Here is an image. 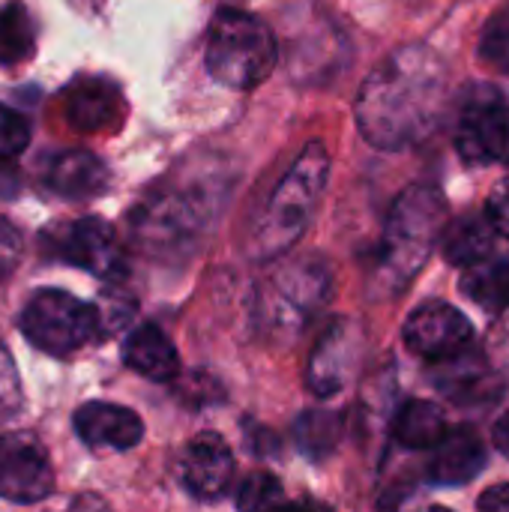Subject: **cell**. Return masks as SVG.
Masks as SVG:
<instances>
[{
	"instance_id": "cell-1",
	"label": "cell",
	"mask_w": 509,
	"mask_h": 512,
	"mask_svg": "<svg viewBox=\"0 0 509 512\" xmlns=\"http://www.w3.org/2000/svg\"><path fill=\"white\" fill-rule=\"evenodd\" d=\"M450 69L429 45H399L363 81L357 96V126L363 138L384 150L426 141L447 111Z\"/></svg>"
},
{
	"instance_id": "cell-2",
	"label": "cell",
	"mask_w": 509,
	"mask_h": 512,
	"mask_svg": "<svg viewBox=\"0 0 509 512\" xmlns=\"http://www.w3.org/2000/svg\"><path fill=\"white\" fill-rule=\"evenodd\" d=\"M444 228H447L444 195L432 186L405 189L387 216L372 291L381 297L402 294L423 270L432 249L441 243Z\"/></svg>"
},
{
	"instance_id": "cell-3",
	"label": "cell",
	"mask_w": 509,
	"mask_h": 512,
	"mask_svg": "<svg viewBox=\"0 0 509 512\" xmlns=\"http://www.w3.org/2000/svg\"><path fill=\"white\" fill-rule=\"evenodd\" d=\"M327 177H330L327 147L321 141L306 144V150L297 156L291 171L279 180V186L267 198L258 222L249 234L246 249L255 261L276 258L282 252H288L303 237V231L309 228L315 207L327 189Z\"/></svg>"
},
{
	"instance_id": "cell-4",
	"label": "cell",
	"mask_w": 509,
	"mask_h": 512,
	"mask_svg": "<svg viewBox=\"0 0 509 512\" xmlns=\"http://www.w3.org/2000/svg\"><path fill=\"white\" fill-rule=\"evenodd\" d=\"M276 66V39L270 27L246 12H219L210 24L207 39V69L210 75L231 87H258Z\"/></svg>"
},
{
	"instance_id": "cell-5",
	"label": "cell",
	"mask_w": 509,
	"mask_h": 512,
	"mask_svg": "<svg viewBox=\"0 0 509 512\" xmlns=\"http://www.w3.org/2000/svg\"><path fill=\"white\" fill-rule=\"evenodd\" d=\"M330 294V270L318 258L294 261L279 270L261 297V321L273 339L300 336Z\"/></svg>"
},
{
	"instance_id": "cell-6",
	"label": "cell",
	"mask_w": 509,
	"mask_h": 512,
	"mask_svg": "<svg viewBox=\"0 0 509 512\" xmlns=\"http://www.w3.org/2000/svg\"><path fill=\"white\" fill-rule=\"evenodd\" d=\"M21 333L33 348L63 357L99 336V312L96 306H87L60 288H45L36 291L24 306Z\"/></svg>"
},
{
	"instance_id": "cell-7",
	"label": "cell",
	"mask_w": 509,
	"mask_h": 512,
	"mask_svg": "<svg viewBox=\"0 0 509 512\" xmlns=\"http://www.w3.org/2000/svg\"><path fill=\"white\" fill-rule=\"evenodd\" d=\"M509 138V105L492 87H474L462 102L456 147L474 165L504 162Z\"/></svg>"
},
{
	"instance_id": "cell-8",
	"label": "cell",
	"mask_w": 509,
	"mask_h": 512,
	"mask_svg": "<svg viewBox=\"0 0 509 512\" xmlns=\"http://www.w3.org/2000/svg\"><path fill=\"white\" fill-rule=\"evenodd\" d=\"M54 489L48 450L33 432L0 435V498L12 504H39Z\"/></svg>"
},
{
	"instance_id": "cell-9",
	"label": "cell",
	"mask_w": 509,
	"mask_h": 512,
	"mask_svg": "<svg viewBox=\"0 0 509 512\" xmlns=\"http://www.w3.org/2000/svg\"><path fill=\"white\" fill-rule=\"evenodd\" d=\"M363 360V330L351 318L333 321L315 342L306 381L309 390L321 399L339 396L357 375Z\"/></svg>"
},
{
	"instance_id": "cell-10",
	"label": "cell",
	"mask_w": 509,
	"mask_h": 512,
	"mask_svg": "<svg viewBox=\"0 0 509 512\" xmlns=\"http://www.w3.org/2000/svg\"><path fill=\"white\" fill-rule=\"evenodd\" d=\"M474 339L471 321L450 303H423L405 321V345L432 363L456 360Z\"/></svg>"
},
{
	"instance_id": "cell-11",
	"label": "cell",
	"mask_w": 509,
	"mask_h": 512,
	"mask_svg": "<svg viewBox=\"0 0 509 512\" xmlns=\"http://www.w3.org/2000/svg\"><path fill=\"white\" fill-rule=\"evenodd\" d=\"M57 252L63 261H69L99 279H114L123 273V252L117 246V237H114L111 225L99 216H87V219H78L69 228H63Z\"/></svg>"
},
{
	"instance_id": "cell-12",
	"label": "cell",
	"mask_w": 509,
	"mask_h": 512,
	"mask_svg": "<svg viewBox=\"0 0 509 512\" xmlns=\"http://www.w3.org/2000/svg\"><path fill=\"white\" fill-rule=\"evenodd\" d=\"M180 480L186 492L198 501L222 498L234 483V456L228 444L213 432H204L195 441H189L180 459Z\"/></svg>"
},
{
	"instance_id": "cell-13",
	"label": "cell",
	"mask_w": 509,
	"mask_h": 512,
	"mask_svg": "<svg viewBox=\"0 0 509 512\" xmlns=\"http://www.w3.org/2000/svg\"><path fill=\"white\" fill-rule=\"evenodd\" d=\"M63 114L75 132H105L123 120V96L105 78H78L63 93Z\"/></svg>"
},
{
	"instance_id": "cell-14",
	"label": "cell",
	"mask_w": 509,
	"mask_h": 512,
	"mask_svg": "<svg viewBox=\"0 0 509 512\" xmlns=\"http://www.w3.org/2000/svg\"><path fill=\"white\" fill-rule=\"evenodd\" d=\"M75 432L93 450H132L144 438V423L135 411L111 402H87L75 411Z\"/></svg>"
},
{
	"instance_id": "cell-15",
	"label": "cell",
	"mask_w": 509,
	"mask_h": 512,
	"mask_svg": "<svg viewBox=\"0 0 509 512\" xmlns=\"http://www.w3.org/2000/svg\"><path fill=\"white\" fill-rule=\"evenodd\" d=\"M486 468V447L471 426L447 429V435L432 447L429 480L435 486H465Z\"/></svg>"
},
{
	"instance_id": "cell-16",
	"label": "cell",
	"mask_w": 509,
	"mask_h": 512,
	"mask_svg": "<svg viewBox=\"0 0 509 512\" xmlns=\"http://www.w3.org/2000/svg\"><path fill=\"white\" fill-rule=\"evenodd\" d=\"M108 168L87 150L57 153L45 168V183L54 195L66 201H87L108 189Z\"/></svg>"
},
{
	"instance_id": "cell-17",
	"label": "cell",
	"mask_w": 509,
	"mask_h": 512,
	"mask_svg": "<svg viewBox=\"0 0 509 512\" xmlns=\"http://www.w3.org/2000/svg\"><path fill=\"white\" fill-rule=\"evenodd\" d=\"M123 363L147 381H171L180 372V357L171 339L156 324H141L123 345Z\"/></svg>"
},
{
	"instance_id": "cell-18",
	"label": "cell",
	"mask_w": 509,
	"mask_h": 512,
	"mask_svg": "<svg viewBox=\"0 0 509 512\" xmlns=\"http://www.w3.org/2000/svg\"><path fill=\"white\" fill-rule=\"evenodd\" d=\"M498 228L492 225L489 213H468L456 222H450L441 234V249L447 264L453 267H474L486 261L495 249Z\"/></svg>"
},
{
	"instance_id": "cell-19",
	"label": "cell",
	"mask_w": 509,
	"mask_h": 512,
	"mask_svg": "<svg viewBox=\"0 0 509 512\" xmlns=\"http://www.w3.org/2000/svg\"><path fill=\"white\" fill-rule=\"evenodd\" d=\"M396 441L402 447L411 450H432L438 447V441L447 435V420L441 414V408L435 402L426 399H411L408 405H402V411L396 414L393 423Z\"/></svg>"
},
{
	"instance_id": "cell-20",
	"label": "cell",
	"mask_w": 509,
	"mask_h": 512,
	"mask_svg": "<svg viewBox=\"0 0 509 512\" xmlns=\"http://www.w3.org/2000/svg\"><path fill=\"white\" fill-rule=\"evenodd\" d=\"M462 294L489 309V312H504L509 309V258H486L474 267H465V276L459 282Z\"/></svg>"
},
{
	"instance_id": "cell-21",
	"label": "cell",
	"mask_w": 509,
	"mask_h": 512,
	"mask_svg": "<svg viewBox=\"0 0 509 512\" xmlns=\"http://www.w3.org/2000/svg\"><path fill=\"white\" fill-rule=\"evenodd\" d=\"M36 27L24 3L12 0L0 9V63H21L33 54Z\"/></svg>"
},
{
	"instance_id": "cell-22",
	"label": "cell",
	"mask_w": 509,
	"mask_h": 512,
	"mask_svg": "<svg viewBox=\"0 0 509 512\" xmlns=\"http://www.w3.org/2000/svg\"><path fill=\"white\" fill-rule=\"evenodd\" d=\"M294 435H297V444L306 456L321 459L339 441V420H336V414H327V411H306L300 417Z\"/></svg>"
},
{
	"instance_id": "cell-23",
	"label": "cell",
	"mask_w": 509,
	"mask_h": 512,
	"mask_svg": "<svg viewBox=\"0 0 509 512\" xmlns=\"http://www.w3.org/2000/svg\"><path fill=\"white\" fill-rule=\"evenodd\" d=\"M282 504H288V498L282 492V483L273 474L255 471L240 483V492H237L240 510H267V507H282Z\"/></svg>"
},
{
	"instance_id": "cell-24",
	"label": "cell",
	"mask_w": 509,
	"mask_h": 512,
	"mask_svg": "<svg viewBox=\"0 0 509 512\" xmlns=\"http://www.w3.org/2000/svg\"><path fill=\"white\" fill-rule=\"evenodd\" d=\"M480 57L498 72L509 75V6L489 18L483 39H480Z\"/></svg>"
},
{
	"instance_id": "cell-25",
	"label": "cell",
	"mask_w": 509,
	"mask_h": 512,
	"mask_svg": "<svg viewBox=\"0 0 509 512\" xmlns=\"http://www.w3.org/2000/svg\"><path fill=\"white\" fill-rule=\"evenodd\" d=\"M30 144V123L15 111L0 105V156L15 159Z\"/></svg>"
},
{
	"instance_id": "cell-26",
	"label": "cell",
	"mask_w": 509,
	"mask_h": 512,
	"mask_svg": "<svg viewBox=\"0 0 509 512\" xmlns=\"http://www.w3.org/2000/svg\"><path fill=\"white\" fill-rule=\"evenodd\" d=\"M96 312H99V336H111L129 324V318L135 315V303L126 294H105Z\"/></svg>"
},
{
	"instance_id": "cell-27",
	"label": "cell",
	"mask_w": 509,
	"mask_h": 512,
	"mask_svg": "<svg viewBox=\"0 0 509 512\" xmlns=\"http://www.w3.org/2000/svg\"><path fill=\"white\" fill-rule=\"evenodd\" d=\"M486 213H489L492 225L498 228V234L509 240V177L495 183V189L489 195V204H486Z\"/></svg>"
},
{
	"instance_id": "cell-28",
	"label": "cell",
	"mask_w": 509,
	"mask_h": 512,
	"mask_svg": "<svg viewBox=\"0 0 509 512\" xmlns=\"http://www.w3.org/2000/svg\"><path fill=\"white\" fill-rule=\"evenodd\" d=\"M18 261H21V237L9 225V219L0 216V279H6Z\"/></svg>"
},
{
	"instance_id": "cell-29",
	"label": "cell",
	"mask_w": 509,
	"mask_h": 512,
	"mask_svg": "<svg viewBox=\"0 0 509 512\" xmlns=\"http://www.w3.org/2000/svg\"><path fill=\"white\" fill-rule=\"evenodd\" d=\"M480 510L509 512V486H495L480 498Z\"/></svg>"
},
{
	"instance_id": "cell-30",
	"label": "cell",
	"mask_w": 509,
	"mask_h": 512,
	"mask_svg": "<svg viewBox=\"0 0 509 512\" xmlns=\"http://www.w3.org/2000/svg\"><path fill=\"white\" fill-rule=\"evenodd\" d=\"M18 171L0 156V198H12L15 192H18Z\"/></svg>"
},
{
	"instance_id": "cell-31",
	"label": "cell",
	"mask_w": 509,
	"mask_h": 512,
	"mask_svg": "<svg viewBox=\"0 0 509 512\" xmlns=\"http://www.w3.org/2000/svg\"><path fill=\"white\" fill-rule=\"evenodd\" d=\"M492 441H495V447H498V453L501 456H507L509 459V411L495 423V432H492Z\"/></svg>"
},
{
	"instance_id": "cell-32",
	"label": "cell",
	"mask_w": 509,
	"mask_h": 512,
	"mask_svg": "<svg viewBox=\"0 0 509 512\" xmlns=\"http://www.w3.org/2000/svg\"><path fill=\"white\" fill-rule=\"evenodd\" d=\"M504 162H509V138H507V156H504Z\"/></svg>"
}]
</instances>
